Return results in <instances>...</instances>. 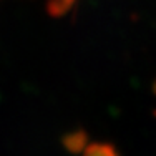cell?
<instances>
[{
  "label": "cell",
  "instance_id": "cell-1",
  "mask_svg": "<svg viewBox=\"0 0 156 156\" xmlns=\"http://www.w3.org/2000/svg\"><path fill=\"white\" fill-rule=\"evenodd\" d=\"M83 156H120L116 148L108 143H91L85 148Z\"/></svg>",
  "mask_w": 156,
  "mask_h": 156
},
{
  "label": "cell",
  "instance_id": "cell-2",
  "mask_svg": "<svg viewBox=\"0 0 156 156\" xmlns=\"http://www.w3.org/2000/svg\"><path fill=\"white\" fill-rule=\"evenodd\" d=\"M65 144L70 151H73V153H78V151H81V150L85 151V148L88 146L87 144V135H85L83 131L73 133V135H70L68 138L65 140Z\"/></svg>",
  "mask_w": 156,
  "mask_h": 156
},
{
  "label": "cell",
  "instance_id": "cell-3",
  "mask_svg": "<svg viewBox=\"0 0 156 156\" xmlns=\"http://www.w3.org/2000/svg\"><path fill=\"white\" fill-rule=\"evenodd\" d=\"M76 0H47L48 3V9L53 15H62L65 13L66 10L72 9V5L75 3Z\"/></svg>",
  "mask_w": 156,
  "mask_h": 156
}]
</instances>
